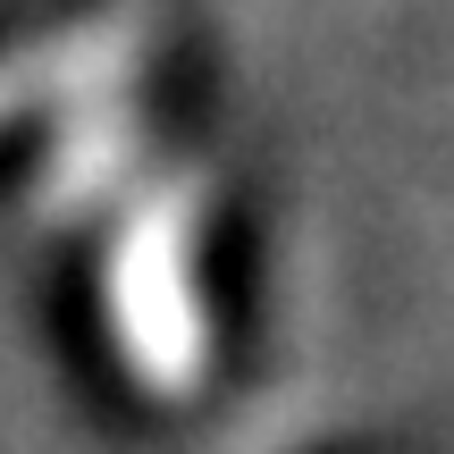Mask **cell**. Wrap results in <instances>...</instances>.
<instances>
[{"instance_id": "obj_2", "label": "cell", "mask_w": 454, "mask_h": 454, "mask_svg": "<svg viewBox=\"0 0 454 454\" xmlns=\"http://www.w3.org/2000/svg\"><path fill=\"white\" fill-rule=\"evenodd\" d=\"M135 43L127 34H76V43H43V51H17V59H0V118L34 110V101H101L118 93V76H127Z\"/></svg>"}, {"instance_id": "obj_1", "label": "cell", "mask_w": 454, "mask_h": 454, "mask_svg": "<svg viewBox=\"0 0 454 454\" xmlns=\"http://www.w3.org/2000/svg\"><path fill=\"white\" fill-rule=\"evenodd\" d=\"M202 185L168 177L152 185L127 211L110 244V270H101V294H110V337L127 354L135 387L144 395H194L202 371H211V320H202Z\"/></svg>"}]
</instances>
